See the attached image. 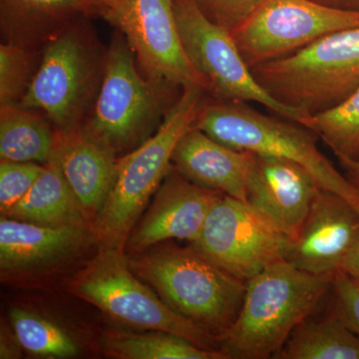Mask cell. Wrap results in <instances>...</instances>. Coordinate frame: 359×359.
<instances>
[{
	"mask_svg": "<svg viewBox=\"0 0 359 359\" xmlns=\"http://www.w3.org/2000/svg\"><path fill=\"white\" fill-rule=\"evenodd\" d=\"M249 153L247 202L294 243L320 186L313 175L297 163Z\"/></svg>",
	"mask_w": 359,
	"mask_h": 359,
	"instance_id": "15",
	"label": "cell"
},
{
	"mask_svg": "<svg viewBox=\"0 0 359 359\" xmlns=\"http://www.w3.org/2000/svg\"><path fill=\"white\" fill-rule=\"evenodd\" d=\"M42 51L2 42L0 45V105L18 104L39 69Z\"/></svg>",
	"mask_w": 359,
	"mask_h": 359,
	"instance_id": "26",
	"label": "cell"
},
{
	"mask_svg": "<svg viewBox=\"0 0 359 359\" xmlns=\"http://www.w3.org/2000/svg\"><path fill=\"white\" fill-rule=\"evenodd\" d=\"M318 4L344 11H359V0H313Z\"/></svg>",
	"mask_w": 359,
	"mask_h": 359,
	"instance_id": "31",
	"label": "cell"
},
{
	"mask_svg": "<svg viewBox=\"0 0 359 359\" xmlns=\"http://www.w3.org/2000/svg\"><path fill=\"white\" fill-rule=\"evenodd\" d=\"M359 27V11L313 0H266L242 27L231 33L250 69L302 50L332 33Z\"/></svg>",
	"mask_w": 359,
	"mask_h": 359,
	"instance_id": "11",
	"label": "cell"
},
{
	"mask_svg": "<svg viewBox=\"0 0 359 359\" xmlns=\"http://www.w3.org/2000/svg\"><path fill=\"white\" fill-rule=\"evenodd\" d=\"M208 20L231 33L242 27L266 0H195Z\"/></svg>",
	"mask_w": 359,
	"mask_h": 359,
	"instance_id": "29",
	"label": "cell"
},
{
	"mask_svg": "<svg viewBox=\"0 0 359 359\" xmlns=\"http://www.w3.org/2000/svg\"><path fill=\"white\" fill-rule=\"evenodd\" d=\"M183 87L141 75L118 32L106 53L102 83L81 128L115 153L131 147L164 119Z\"/></svg>",
	"mask_w": 359,
	"mask_h": 359,
	"instance_id": "5",
	"label": "cell"
},
{
	"mask_svg": "<svg viewBox=\"0 0 359 359\" xmlns=\"http://www.w3.org/2000/svg\"><path fill=\"white\" fill-rule=\"evenodd\" d=\"M117 159L81 126L56 130L50 160L60 167L91 226L114 183Z\"/></svg>",
	"mask_w": 359,
	"mask_h": 359,
	"instance_id": "16",
	"label": "cell"
},
{
	"mask_svg": "<svg viewBox=\"0 0 359 359\" xmlns=\"http://www.w3.org/2000/svg\"><path fill=\"white\" fill-rule=\"evenodd\" d=\"M189 244L247 282L269 264L287 259L292 242L249 203L223 195L212 205L200 235Z\"/></svg>",
	"mask_w": 359,
	"mask_h": 359,
	"instance_id": "10",
	"label": "cell"
},
{
	"mask_svg": "<svg viewBox=\"0 0 359 359\" xmlns=\"http://www.w3.org/2000/svg\"><path fill=\"white\" fill-rule=\"evenodd\" d=\"M87 15L80 0H0L2 42L43 51L49 42Z\"/></svg>",
	"mask_w": 359,
	"mask_h": 359,
	"instance_id": "19",
	"label": "cell"
},
{
	"mask_svg": "<svg viewBox=\"0 0 359 359\" xmlns=\"http://www.w3.org/2000/svg\"><path fill=\"white\" fill-rule=\"evenodd\" d=\"M88 226H47L1 217L0 268L22 273L55 263L86 243Z\"/></svg>",
	"mask_w": 359,
	"mask_h": 359,
	"instance_id": "18",
	"label": "cell"
},
{
	"mask_svg": "<svg viewBox=\"0 0 359 359\" xmlns=\"http://www.w3.org/2000/svg\"><path fill=\"white\" fill-rule=\"evenodd\" d=\"M327 299V311L359 335V278L347 273H337Z\"/></svg>",
	"mask_w": 359,
	"mask_h": 359,
	"instance_id": "28",
	"label": "cell"
},
{
	"mask_svg": "<svg viewBox=\"0 0 359 359\" xmlns=\"http://www.w3.org/2000/svg\"><path fill=\"white\" fill-rule=\"evenodd\" d=\"M299 124L316 134L339 165L355 160L359 155V87L339 105L308 116Z\"/></svg>",
	"mask_w": 359,
	"mask_h": 359,
	"instance_id": "24",
	"label": "cell"
},
{
	"mask_svg": "<svg viewBox=\"0 0 359 359\" xmlns=\"http://www.w3.org/2000/svg\"><path fill=\"white\" fill-rule=\"evenodd\" d=\"M47 226H88L76 196L54 161L26 194L4 216Z\"/></svg>",
	"mask_w": 359,
	"mask_h": 359,
	"instance_id": "20",
	"label": "cell"
},
{
	"mask_svg": "<svg viewBox=\"0 0 359 359\" xmlns=\"http://www.w3.org/2000/svg\"><path fill=\"white\" fill-rule=\"evenodd\" d=\"M106 53L81 18L45 46L18 105L43 113L57 131L80 126L102 83Z\"/></svg>",
	"mask_w": 359,
	"mask_h": 359,
	"instance_id": "7",
	"label": "cell"
},
{
	"mask_svg": "<svg viewBox=\"0 0 359 359\" xmlns=\"http://www.w3.org/2000/svg\"><path fill=\"white\" fill-rule=\"evenodd\" d=\"M134 275L125 250L100 248L71 280L69 290L125 325L178 335L202 348L219 349V337L176 313Z\"/></svg>",
	"mask_w": 359,
	"mask_h": 359,
	"instance_id": "8",
	"label": "cell"
},
{
	"mask_svg": "<svg viewBox=\"0 0 359 359\" xmlns=\"http://www.w3.org/2000/svg\"><path fill=\"white\" fill-rule=\"evenodd\" d=\"M347 273L359 278V250L358 252H356L355 257H354L353 263H351V268H349Z\"/></svg>",
	"mask_w": 359,
	"mask_h": 359,
	"instance_id": "33",
	"label": "cell"
},
{
	"mask_svg": "<svg viewBox=\"0 0 359 359\" xmlns=\"http://www.w3.org/2000/svg\"><path fill=\"white\" fill-rule=\"evenodd\" d=\"M129 259L135 275L149 283L168 306L219 339L235 323L247 282L193 245L183 247L167 241Z\"/></svg>",
	"mask_w": 359,
	"mask_h": 359,
	"instance_id": "2",
	"label": "cell"
},
{
	"mask_svg": "<svg viewBox=\"0 0 359 359\" xmlns=\"http://www.w3.org/2000/svg\"><path fill=\"white\" fill-rule=\"evenodd\" d=\"M224 194L192 183L174 168L163 180L148 212L130 233L125 252L140 254L172 240L193 243Z\"/></svg>",
	"mask_w": 359,
	"mask_h": 359,
	"instance_id": "14",
	"label": "cell"
},
{
	"mask_svg": "<svg viewBox=\"0 0 359 359\" xmlns=\"http://www.w3.org/2000/svg\"><path fill=\"white\" fill-rule=\"evenodd\" d=\"M80 1L83 4L85 8H86L88 15H91V14H98V15H101L104 4H105V0H80Z\"/></svg>",
	"mask_w": 359,
	"mask_h": 359,
	"instance_id": "32",
	"label": "cell"
},
{
	"mask_svg": "<svg viewBox=\"0 0 359 359\" xmlns=\"http://www.w3.org/2000/svg\"><path fill=\"white\" fill-rule=\"evenodd\" d=\"M344 170V176L348 180L349 183L355 189L356 192L359 195V155L355 160L346 164L340 165Z\"/></svg>",
	"mask_w": 359,
	"mask_h": 359,
	"instance_id": "30",
	"label": "cell"
},
{
	"mask_svg": "<svg viewBox=\"0 0 359 359\" xmlns=\"http://www.w3.org/2000/svg\"><path fill=\"white\" fill-rule=\"evenodd\" d=\"M9 318L18 344L28 353L53 358L77 355L75 340L55 323L20 309H11Z\"/></svg>",
	"mask_w": 359,
	"mask_h": 359,
	"instance_id": "25",
	"label": "cell"
},
{
	"mask_svg": "<svg viewBox=\"0 0 359 359\" xmlns=\"http://www.w3.org/2000/svg\"><path fill=\"white\" fill-rule=\"evenodd\" d=\"M56 130L39 111L18 104L0 105V158L8 162L46 164L50 160Z\"/></svg>",
	"mask_w": 359,
	"mask_h": 359,
	"instance_id": "21",
	"label": "cell"
},
{
	"mask_svg": "<svg viewBox=\"0 0 359 359\" xmlns=\"http://www.w3.org/2000/svg\"><path fill=\"white\" fill-rule=\"evenodd\" d=\"M101 16L127 40L146 77L205 91L182 46L173 0H105Z\"/></svg>",
	"mask_w": 359,
	"mask_h": 359,
	"instance_id": "12",
	"label": "cell"
},
{
	"mask_svg": "<svg viewBox=\"0 0 359 359\" xmlns=\"http://www.w3.org/2000/svg\"><path fill=\"white\" fill-rule=\"evenodd\" d=\"M44 171V164L8 162L0 164V212L2 216L29 192Z\"/></svg>",
	"mask_w": 359,
	"mask_h": 359,
	"instance_id": "27",
	"label": "cell"
},
{
	"mask_svg": "<svg viewBox=\"0 0 359 359\" xmlns=\"http://www.w3.org/2000/svg\"><path fill=\"white\" fill-rule=\"evenodd\" d=\"M182 46L205 92L222 100L261 104L282 118L301 123L297 111L273 98L245 65L230 32L208 20L195 0H173Z\"/></svg>",
	"mask_w": 359,
	"mask_h": 359,
	"instance_id": "9",
	"label": "cell"
},
{
	"mask_svg": "<svg viewBox=\"0 0 359 359\" xmlns=\"http://www.w3.org/2000/svg\"><path fill=\"white\" fill-rule=\"evenodd\" d=\"M236 150L283 158L302 165L323 190L337 194L359 211V195L318 146L311 130L266 116L241 101L204 99L194 126Z\"/></svg>",
	"mask_w": 359,
	"mask_h": 359,
	"instance_id": "4",
	"label": "cell"
},
{
	"mask_svg": "<svg viewBox=\"0 0 359 359\" xmlns=\"http://www.w3.org/2000/svg\"><path fill=\"white\" fill-rule=\"evenodd\" d=\"M250 70L269 95L304 119L330 109L359 87V27L332 33Z\"/></svg>",
	"mask_w": 359,
	"mask_h": 359,
	"instance_id": "6",
	"label": "cell"
},
{
	"mask_svg": "<svg viewBox=\"0 0 359 359\" xmlns=\"http://www.w3.org/2000/svg\"><path fill=\"white\" fill-rule=\"evenodd\" d=\"M276 359H359V335L330 313L299 323Z\"/></svg>",
	"mask_w": 359,
	"mask_h": 359,
	"instance_id": "22",
	"label": "cell"
},
{
	"mask_svg": "<svg viewBox=\"0 0 359 359\" xmlns=\"http://www.w3.org/2000/svg\"><path fill=\"white\" fill-rule=\"evenodd\" d=\"M283 259L247 280L235 323L221 339L228 359L276 358L295 327L316 313L332 285Z\"/></svg>",
	"mask_w": 359,
	"mask_h": 359,
	"instance_id": "1",
	"label": "cell"
},
{
	"mask_svg": "<svg viewBox=\"0 0 359 359\" xmlns=\"http://www.w3.org/2000/svg\"><path fill=\"white\" fill-rule=\"evenodd\" d=\"M110 358L121 359H228L219 349H205L169 332H113L102 340Z\"/></svg>",
	"mask_w": 359,
	"mask_h": 359,
	"instance_id": "23",
	"label": "cell"
},
{
	"mask_svg": "<svg viewBox=\"0 0 359 359\" xmlns=\"http://www.w3.org/2000/svg\"><path fill=\"white\" fill-rule=\"evenodd\" d=\"M250 153L236 150L192 127L180 139L172 165L187 180L247 202Z\"/></svg>",
	"mask_w": 359,
	"mask_h": 359,
	"instance_id": "17",
	"label": "cell"
},
{
	"mask_svg": "<svg viewBox=\"0 0 359 359\" xmlns=\"http://www.w3.org/2000/svg\"><path fill=\"white\" fill-rule=\"evenodd\" d=\"M359 250V211L348 201L318 189L287 261L313 275L347 273Z\"/></svg>",
	"mask_w": 359,
	"mask_h": 359,
	"instance_id": "13",
	"label": "cell"
},
{
	"mask_svg": "<svg viewBox=\"0 0 359 359\" xmlns=\"http://www.w3.org/2000/svg\"><path fill=\"white\" fill-rule=\"evenodd\" d=\"M205 93L198 85L183 86L154 136L118 158L114 183L91 226L100 248L125 250L149 199L173 168L175 148L195 124Z\"/></svg>",
	"mask_w": 359,
	"mask_h": 359,
	"instance_id": "3",
	"label": "cell"
}]
</instances>
